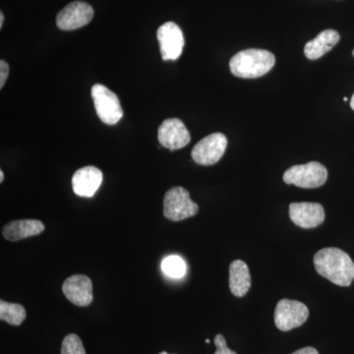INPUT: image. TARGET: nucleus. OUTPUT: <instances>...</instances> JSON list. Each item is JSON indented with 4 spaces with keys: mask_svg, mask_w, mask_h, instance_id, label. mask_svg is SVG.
<instances>
[{
    "mask_svg": "<svg viewBox=\"0 0 354 354\" xmlns=\"http://www.w3.org/2000/svg\"><path fill=\"white\" fill-rule=\"evenodd\" d=\"M309 310L306 305L297 300L281 299L274 310V324L283 332L295 329L306 322Z\"/></svg>",
    "mask_w": 354,
    "mask_h": 354,
    "instance_id": "nucleus-6",
    "label": "nucleus"
},
{
    "mask_svg": "<svg viewBox=\"0 0 354 354\" xmlns=\"http://www.w3.org/2000/svg\"><path fill=\"white\" fill-rule=\"evenodd\" d=\"M276 64L271 51L249 48L239 51L230 59V68L234 76L244 79L264 76Z\"/></svg>",
    "mask_w": 354,
    "mask_h": 354,
    "instance_id": "nucleus-2",
    "label": "nucleus"
},
{
    "mask_svg": "<svg viewBox=\"0 0 354 354\" xmlns=\"http://www.w3.org/2000/svg\"><path fill=\"white\" fill-rule=\"evenodd\" d=\"M351 108L353 109L354 111V94L353 95V97H351Z\"/></svg>",
    "mask_w": 354,
    "mask_h": 354,
    "instance_id": "nucleus-25",
    "label": "nucleus"
},
{
    "mask_svg": "<svg viewBox=\"0 0 354 354\" xmlns=\"http://www.w3.org/2000/svg\"><path fill=\"white\" fill-rule=\"evenodd\" d=\"M4 180V172L3 171H0V183H3Z\"/></svg>",
    "mask_w": 354,
    "mask_h": 354,
    "instance_id": "nucleus-24",
    "label": "nucleus"
},
{
    "mask_svg": "<svg viewBox=\"0 0 354 354\" xmlns=\"http://www.w3.org/2000/svg\"><path fill=\"white\" fill-rule=\"evenodd\" d=\"M291 354H319V353L316 348L307 346V348L298 349L295 353Z\"/></svg>",
    "mask_w": 354,
    "mask_h": 354,
    "instance_id": "nucleus-22",
    "label": "nucleus"
},
{
    "mask_svg": "<svg viewBox=\"0 0 354 354\" xmlns=\"http://www.w3.org/2000/svg\"><path fill=\"white\" fill-rule=\"evenodd\" d=\"M162 270L169 278L180 279L186 274V264L179 256H169L162 261Z\"/></svg>",
    "mask_w": 354,
    "mask_h": 354,
    "instance_id": "nucleus-18",
    "label": "nucleus"
},
{
    "mask_svg": "<svg viewBox=\"0 0 354 354\" xmlns=\"http://www.w3.org/2000/svg\"><path fill=\"white\" fill-rule=\"evenodd\" d=\"M317 272L335 285L349 286L354 279V263L348 254L330 247L319 250L314 256Z\"/></svg>",
    "mask_w": 354,
    "mask_h": 354,
    "instance_id": "nucleus-1",
    "label": "nucleus"
},
{
    "mask_svg": "<svg viewBox=\"0 0 354 354\" xmlns=\"http://www.w3.org/2000/svg\"><path fill=\"white\" fill-rule=\"evenodd\" d=\"M102 172L97 167L88 165L78 169L72 177V186L76 195L90 198L95 195L101 186Z\"/></svg>",
    "mask_w": 354,
    "mask_h": 354,
    "instance_id": "nucleus-13",
    "label": "nucleus"
},
{
    "mask_svg": "<svg viewBox=\"0 0 354 354\" xmlns=\"http://www.w3.org/2000/svg\"><path fill=\"white\" fill-rule=\"evenodd\" d=\"M199 207L191 200L189 192L185 188L176 186L165 193L164 197V216L171 221H181L197 215Z\"/></svg>",
    "mask_w": 354,
    "mask_h": 354,
    "instance_id": "nucleus-4",
    "label": "nucleus"
},
{
    "mask_svg": "<svg viewBox=\"0 0 354 354\" xmlns=\"http://www.w3.org/2000/svg\"><path fill=\"white\" fill-rule=\"evenodd\" d=\"M286 184L305 189L321 187L328 179V171L320 162H310L308 164L293 165L283 174Z\"/></svg>",
    "mask_w": 354,
    "mask_h": 354,
    "instance_id": "nucleus-3",
    "label": "nucleus"
},
{
    "mask_svg": "<svg viewBox=\"0 0 354 354\" xmlns=\"http://www.w3.org/2000/svg\"><path fill=\"white\" fill-rule=\"evenodd\" d=\"M215 346L216 348L215 354H237L227 348V341H225L223 335H216Z\"/></svg>",
    "mask_w": 354,
    "mask_h": 354,
    "instance_id": "nucleus-20",
    "label": "nucleus"
},
{
    "mask_svg": "<svg viewBox=\"0 0 354 354\" xmlns=\"http://www.w3.org/2000/svg\"><path fill=\"white\" fill-rule=\"evenodd\" d=\"M344 102H348V97H344Z\"/></svg>",
    "mask_w": 354,
    "mask_h": 354,
    "instance_id": "nucleus-26",
    "label": "nucleus"
},
{
    "mask_svg": "<svg viewBox=\"0 0 354 354\" xmlns=\"http://www.w3.org/2000/svg\"><path fill=\"white\" fill-rule=\"evenodd\" d=\"M158 354H169V353H165V351H162V353H158Z\"/></svg>",
    "mask_w": 354,
    "mask_h": 354,
    "instance_id": "nucleus-27",
    "label": "nucleus"
},
{
    "mask_svg": "<svg viewBox=\"0 0 354 354\" xmlns=\"http://www.w3.org/2000/svg\"><path fill=\"white\" fill-rule=\"evenodd\" d=\"M251 288L248 266L242 260H235L230 266V288L236 297H243Z\"/></svg>",
    "mask_w": 354,
    "mask_h": 354,
    "instance_id": "nucleus-16",
    "label": "nucleus"
},
{
    "mask_svg": "<svg viewBox=\"0 0 354 354\" xmlns=\"http://www.w3.org/2000/svg\"><path fill=\"white\" fill-rule=\"evenodd\" d=\"M91 93L94 101L95 113L100 120L109 125L120 122L123 116V109L118 95L102 84H95L93 86Z\"/></svg>",
    "mask_w": 354,
    "mask_h": 354,
    "instance_id": "nucleus-5",
    "label": "nucleus"
},
{
    "mask_svg": "<svg viewBox=\"0 0 354 354\" xmlns=\"http://www.w3.org/2000/svg\"><path fill=\"white\" fill-rule=\"evenodd\" d=\"M290 218L297 227L314 228L325 221V209L319 203H291Z\"/></svg>",
    "mask_w": 354,
    "mask_h": 354,
    "instance_id": "nucleus-11",
    "label": "nucleus"
},
{
    "mask_svg": "<svg viewBox=\"0 0 354 354\" xmlns=\"http://www.w3.org/2000/svg\"><path fill=\"white\" fill-rule=\"evenodd\" d=\"M27 313L24 306L17 304H9L1 300L0 301V319L9 325L20 326L24 322Z\"/></svg>",
    "mask_w": 354,
    "mask_h": 354,
    "instance_id": "nucleus-17",
    "label": "nucleus"
},
{
    "mask_svg": "<svg viewBox=\"0 0 354 354\" xmlns=\"http://www.w3.org/2000/svg\"><path fill=\"white\" fill-rule=\"evenodd\" d=\"M206 344H209V339H206Z\"/></svg>",
    "mask_w": 354,
    "mask_h": 354,
    "instance_id": "nucleus-28",
    "label": "nucleus"
},
{
    "mask_svg": "<svg viewBox=\"0 0 354 354\" xmlns=\"http://www.w3.org/2000/svg\"><path fill=\"white\" fill-rule=\"evenodd\" d=\"M10 67L4 60H0V88L6 85L7 78H8Z\"/></svg>",
    "mask_w": 354,
    "mask_h": 354,
    "instance_id": "nucleus-21",
    "label": "nucleus"
},
{
    "mask_svg": "<svg viewBox=\"0 0 354 354\" xmlns=\"http://www.w3.org/2000/svg\"><path fill=\"white\" fill-rule=\"evenodd\" d=\"M158 139L165 148L176 151L187 146L191 136L183 121L178 118H169L158 127Z\"/></svg>",
    "mask_w": 354,
    "mask_h": 354,
    "instance_id": "nucleus-10",
    "label": "nucleus"
},
{
    "mask_svg": "<svg viewBox=\"0 0 354 354\" xmlns=\"http://www.w3.org/2000/svg\"><path fill=\"white\" fill-rule=\"evenodd\" d=\"M339 32L335 30L328 29L321 32L315 39L305 44V57L311 60L322 57L339 43Z\"/></svg>",
    "mask_w": 354,
    "mask_h": 354,
    "instance_id": "nucleus-15",
    "label": "nucleus"
},
{
    "mask_svg": "<svg viewBox=\"0 0 354 354\" xmlns=\"http://www.w3.org/2000/svg\"><path fill=\"white\" fill-rule=\"evenodd\" d=\"M94 17V9L83 1H74L57 14V25L60 30L72 31L88 25Z\"/></svg>",
    "mask_w": 354,
    "mask_h": 354,
    "instance_id": "nucleus-9",
    "label": "nucleus"
},
{
    "mask_svg": "<svg viewBox=\"0 0 354 354\" xmlns=\"http://www.w3.org/2000/svg\"><path fill=\"white\" fill-rule=\"evenodd\" d=\"M62 354H86L80 337L76 334L66 335L62 341Z\"/></svg>",
    "mask_w": 354,
    "mask_h": 354,
    "instance_id": "nucleus-19",
    "label": "nucleus"
},
{
    "mask_svg": "<svg viewBox=\"0 0 354 354\" xmlns=\"http://www.w3.org/2000/svg\"><path fill=\"white\" fill-rule=\"evenodd\" d=\"M62 292L71 304L79 307L88 306L93 302V283L85 274H73L62 283Z\"/></svg>",
    "mask_w": 354,
    "mask_h": 354,
    "instance_id": "nucleus-12",
    "label": "nucleus"
},
{
    "mask_svg": "<svg viewBox=\"0 0 354 354\" xmlns=\"http://www.w3.org/2000/svg\"><path fill=\"white\" fill-rule=\"evenodd\" d=\"M353 57H354V50H353Z\"/></svg>",
    "mask_w": 354,
    "mask_h": 354,
    "instance_id": "nucleus-29",
    "label": "nucleus"
},
{
    "mask_svg": "<svg viewBox=\"0 0 354 354\" xmlns=\"http://www.w3.org/2000/svg\"><path fill=\"white\" fill-rule=\"evenodd\" d=\"M3 22H4L3 13L0 12V28H2V26H3Z\"/></svg>",
    "mask_w": 354,
    "mask_h": 354,
    "instance_id": "nucleus-23",
    "label": "nucleus"
},
{
    "mask_svg": "<svg viewBox=\"0 0 354 354\" xmlns=\"http://www.w3.org/2000/svg\"><path fill=\"white\" fill-rule=\"evenodd\" d=\"M44 228L39 220H17L6 223L1 232L6 241L14 242L41 234Z\"/></svg>",
    "mask_w": 354,
    "mask_h": 354,
    "instance_id": "nucleus-14",
    "label": "nucleus"
},
{
    "mask_svg": "<svg viewBox=\"0 0 354 354\" xmlns=\"http://www.w3.org/2000/svg\"><path fill=\"white\" fill-rule=\"evenodd\" d=\"M157 38L164 60H176L183 53L185 39L180 28L174 22H167L158 28Z\"/></svg>",
    "mask_w": 354,
    "mask_h": 354,
    "instance_id": "nucleus-8",
    "label": "nucleus"
},
{
    "mask_svg": "<svg viewBox=\"0 0 354 354\" xmlns=\"http://www.w3.org/2000/svg\"><path fill=\"white\" fill-rule=\"evenodd\" d=\"M227 139L223 133H213L205 137L194 146L191 157L200 165H216L225 155Z\"/></svg>",
    "mask_w": 354,
    "mask_h": 354,
    "instance_id": "nucleus-7",
    "label": "nucleus"
}]
</instances>
